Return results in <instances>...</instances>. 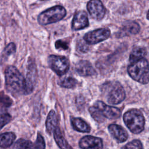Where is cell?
Masks as SVG:
<instances>
[{
    "label": "cell",
    "mask_w": 149,
    "mask_h": 149,
    "mask_svg": "<svg viewBox=\"0 0 149 149\" xmlns=\"http://www.w3.org/2000/svg\"><path fill=\"white\" fill-rule=\"evenodd\" d=\"M81 148H102L103 143L101 139L92 136H86L82 137L79 143Z\"/></svg>",
    "instance_id": "7c38bea8"
},
{
    "label": "cell",
    "mask_w": 149,
    "mask_h": 149,
    "mask_svg": "<svg viewBox=\"0 0 149 149\" xmlns=\"http://www.w3.org/2000/svg\"><path fill=\"white\" fill-rule=\"evenodd\" d=\"M48 63L49 68L59 76L65 74L70 66L69 61L63 56L51 55L48 57Z\"/></svg>",
    "instance_id": "5b68a950"
},
{
    "label": "cell",
    "mask_w": 149,
    "mask_h": 149,
    "mask_svg": "<svg viewBox=\"0 0 149 149\" xmlns=\"http://www.w3.org/2000/svg\"><path fill=\"white\" fill-rule=\"evenodd\" d=\"M140 29L139 24L136 22H129L123 25L122 30L129 34H137Z\"/></svg>",
    "instance_id": "ffe728a7"
},
{
    "label": "cell",
    "mask_w": 149,
    "mask_h": 149,
    "mask_svg": "<svg viewBox=\"0 0 149 149\" xmlns=\"http://www.w3.org/2000/svg\"><path fill=\"white\" fill-rule=\"evenodd\" d=\"M89 22L87 13L84 10L77 12L74 16L72 22V29L76 31L88 26Z\"/></svg>",
    "instance_id": "8fae6325"
},
{
    "label": "cell",
    "mask_w": 149,
    "mask_h": 149,
    "mask_svg": "<svg viewBox=\"0 0 149 149\" xmlns=\"http://www.w3.org/2000/svg\"><path fill=\"white\" fill-rule=\"evenodd\" d=\"M16 51V45L13 42H10L6 47L4 50V52L6 55L9 56L14 54Z\"/></svg>",
    "instance_id": "f1b7e54d"
},
{
    "label": "cell",
    "mask_w": 149,
    "mask_h": 149,
    "mask_svg": "<svg viewBox=\"0 0 149 149\" xmlns=\"http://www.w3.org/2000/svg\"><path fill=\"white\" fill-rule=\"evenodd\" d=\"M147 54V49L143 47H136L132 51L129 60L130 62L136 61L141 58H144Z\"/></svg>",
    "instance_id": "d6986e66"
},
{
    "label": "cell",
    "mask_w": 149,
    "mask_h": 149,
    "mask_svg": "<svg viewBox=\"0 0 149 149\" xmlns=\"http://www.w3.org/2000/svg\"><path fill=\"white\" fill-rule=\"evenodd\" d=\"M34 148H45V143L44 139L42 135L40 133H38L36 141L34 144Z\"/></svg>",
    "instance_id": "484cf974"
},
{
    "label": "cell",
    "mask_w": 149,
    "mask_h": 149,
    "mask_svg": "<svg viewBox=\"0 0 149 149\" xmlns=\"http://www.w3.org/2000/svg\"><path fill=\"white\" fill-rule=\"evenodd\" d=\"M55 48L59 50H67L69 48V44L67 42L61 40L56 41L55 43Z\"/></svg>",
    "instance_id": "83f0119b"
},
{
    "label": "cell",
    "mask_w": 149,
    "mask_h": 149,
    "mask_svg": "<svg viewBox=\"0 0 149 149\" xmlns=\"http://www.w3.org/2000/svg\"><path fill=\"white\" fill-rule=\"evenodd\" d=\"M12 117L9 113H3L0 116V130L8 123L10 121Z\"/></svg>",
    "instance_id": "4316f807"
},
{
    "label": "cell",
    "mask_w": 149,
    "mask_h": 149,
    "mask_svg": "<svg viewBox=\"0 0 149 149\" xmlns=\"http://www.w3.org/2000/svg\"><path fill=\"white\" fill-rule=\"evenodd\" d=\"M37 70L34 62L33 61H29L27 74L25 78L24 94H29L34 90L37 80Z\"/></svg>",
    "instance_id": "8992f818"
},
{
    "label": "cell",
    "mask_w": 149,
    "mask_h": 149,
    "mask_svg": "<svg viewBox=\"0 0 149 149\" xmlns=\"http://www.w3.org/2000/svg\"><path fill=\"white\" fill-rule=\"evenodd\" d=\"M5 86L8 92L14 96L24 94L25 79L13 66H8L5 70Z\"/></svg>",
    "instance_id": "6da1fadb"
},
{
    "label": "cell",
    "mask_w": 149,
    "mask_h": 149,
    "mask_svg": "<svg viewBox=\"0 0 149 149\" xmlns=\"http://www.w3.org/2000/svg\"><path fill=\"white\" fill-rule=\"evenodd\" d=\"M123 148H129V149H135V148H143V146L141 142L139 140H134L129 143H128L126 146H123Z\"/></svg>",
    "instance_id": "d4e9b609"
},
{
    "label": "cell",
    "mask_w": 149,
    "mask_h": 149,
    "mask_svg": "<svg viewBox=\"0 0 149 149\" xmlns=\"http://www.w3.org/2000/svg\"><path fill=\"white\" fill-rule=\"evenodd\" d=\"M41 1H44V0H41Z\"/></svg>",
    "instance_id": "4dcf8cb0"
},
{
    "label": "cell",
    "mask_w": 149,
    "mask_h": 149,
    "mask_svg": "<svg viewBox=\"0 0 149 149\" xmlns=\"http://www.w3.org/2000/svg\"><path fill=\"white\" fill-rule=\"evenodd\" d=\"M127 70L134 80L143 84L149 82V64L144 58L131 62Z\"/></svg>",
    "instance_id": "7a4b0ae2"
},
{
    "label": "cell",
    "mask_w": 149,
    "mask_h": 149,
    "mask_svg": "<svg viewBox=\"0 0 149 149\" xmlns=\"http://www.w3.org/2000/svg\"><path fill=\"white\" fill-rule=\"evenodd\" d=\"M12 104V100L3 91L0 92V106L9 107Z\"/></svg>",
    "instance_id": "cb8c5ba5"
},
{
    "label": "cell",
    "mask_w": 149,
    "mask_h": 149,
    "mask_svg": "<svg viewBox=\"0 0 149 149\" xmlns=\"http://www.w3.org/2000/svg\"><path fill=\"white\" fill-rule=\"evenodd\" d=\"M108 130L112 136L118 143H123L128 138L127 131L119 125L111 124L109 125Z\"/></svg>",
    "instance_id": "4fadbf2b"
},
{
    "label": "cell",
    "mask_w": 149,
    "mask_h": 149,
    "mask_svg": "<svg viewBox=\"0 0 149 149\" xmlns=\"http://www.w3.org/2000/svg\"><path fill=\"white\" fill-rule=\"evenodd\" d=\"M88 111L93 118L97 122L101 123L105 120V118L102 115L100 111L94 105L90 107L88 109Z\"/></svg>",
    "instance_id": "7402d4cb"
},
{
    "label": "cell",
    "mask_w": 149,
    "mask_h": 149,
    "mask_svg": "<svg viewBox=\"0 0 149 149\" xmlns=\"http://www.w3.org/2000/svg\"><path fill=\"white\" fill-rule=\"evenodd\" d=\"M123 121L127 128L134 134L141 133L144 128L145 120L142 112L137 109H131L123 115Z\"/></svg>",
    "instance_id": "3957f363"
},
{
    "label": "cell",
    "mask_w": 149,
    "mask_h": 149,
    "mask_svg": "<svg viewBox=\"0 0 149 149\" xmlns=\"http://www.w3.org/2000/svg\"><path fill=\"white\" fill-rule=\"evenodd\" d=\"M58 83L62 87L72 88L76 87L77 83V81L75 78L73 77L67 76L61 78L58 81Z\"/></svg>",
    "instance_id": "44dd1931"
},
{
    "label": "cell",
    "mask_w": 149,
    "mask_h": 149,
    "mask_svg": "<svg viewBox=\"0 0 149 149\" xmlns=\"http://www.w3.org/2000/svg\"><path fill=\"white\" fill-rule=\"evenodd\" d=\"M71 123L73 129L76 131L83 133H88L90 132L91 128L90 126L80 118H73L71 119Z\"/></svg>",
    "instance_id": "2e32d148"
},
{
    "label": "cell",
    "mask_w": 149,
    "mask_h": 149,
    "mask_svg": "<svg viewBox=\"0 0 149 149\" xmlns=\"http://www.w3.org/2000/svg\"><path fill=\"white\" fill-rule=\"evenodd\" d=\"M87 8L91 17L96 20H101L105 15V8L100 0H90Z\"/></svg>",
    "instance_id": "30bf717a"
},
{
    "label": "cell",
    "mask_w": 149,
    "mask_h": 149,
    "mask_svg": "<svg viewBox=\"0 0 149 149\" xmlns=\"http://www.w3.org/2000/svg\"><path fill=\"white\" fill-rule=\"evenodd\" d=\"M75 70L81 76H90L96 74V71L91 63L86 60L79 61L75 66Z\"/></svg>",
    "instance_id": "5bb4252c"
},
{
    "label": "cell",
    "mask_w": 149,
    "mask_h": 149,
    "mask_svg": "<svg viewBox=\"0 0 149 149\" xmlns=\"http://www.w3.org/2000/svg\"><path fill=\"white\" fill-rule=\"evenodd\" d=\"M16 136L13 132H6L0 134V147L7 148L14 142Z\"/></svg>",
    "instance_id": "ac0fdd59"
},
{
    "label": "cell",
    "mask_w": 149,
    "mask_h": 149,
    "mask_svg": "<svg viewBox=\"0 0 149 149\" xmlns=\"http://www.w3.org/2000/svg\"><path fill=\"white\" fill-rule=\"evenodd\" d=\"M66 15V11L65 8L61 5H56L40 13L37 20L40 24L45 26L60 21Z\"/></svg>",
    "instance_id": "277c9868"
},
{
    "label": "cell",
    "mask_w": 149,
    "mask_h": 149,
    "mask_svg": "<svg viewBox=\"0 0 149 149\" xmlns=\"http://www.w3.org/2000/svg\"><path fill=\"white\" fill-rule=\"evenodd\" d=\"M147 19L148 20H149V10H148V11L147 12Z\"/></svg>",
    "instance_id": "f546056e"
},
{
    "label": "cell",
    "mask_w": 149,
    "mask_h": 149,
    "mask_svg": "<svg viewBox=\"0 0 149 149\" xmlns=\"http://www.w3.org/2000/svg\"><path fill=\"white\" fill-rule=\"evenodd\" d=\"M13 148H34V144L27 140L20 139L15 143Z\"/></svg>",
    "instance_id": "603a6c76"
},
{
    "label": "cell",
    "mask_w": 149,
    "mask_h": 149,
    "mask_svg": "<svg viewBox=\"0 0 149 149\" xmlns=\"http://www.w3.org/2000/svg\"><path fill=\"white\" fill-rule=\"evenodd\" d=\"M126 97L123 87L119 82L112 84L107 94V101L111 104H118L122 102Z\"/></svg>",
    "instance_id": "ba28073f"
},
{
    "label": "cell",
    "mask_w": 149,
    "mask_h": 149,
    "mask_svg": "<svg viewBox=\"0 0 149 149\" xmlns=\"http://www.w3.org/2000/svg\"><path fill=\"white\" fill-rule=\"evenodd\" d=\"M46 130L48 133L52 134L58 126V118L54 110H51L47 118L46 122Z\"/></svg>",
    "instance_id": "9a60e30c"
},
{
    "label": "cell",
    "mask_w": 149,
    "mask_h": 149,
    "mask_svg": "<svg viewBox=\"0 0 149 149\" xmlns=\"http://www.w3.org/2000/svg\"><path fill=\"white\" fill-rule=\"evenodd\" d=\"M54 137L57 145L61 148H72V147L69 146L58 126L56 127L53 132Z\"/></svg>",
    "instance_id": "e0dca14e"
},
{
    "label": "cell",
    "mask_w": 149,
    "mask_h": 149,
    "mask_svg": "<svg viewBox=\"0 0 149 149\" xmlns=\"http://www.w3.org/2000/svg\"><path fill=\"white\" fill-rule=\"evenodd\" d=\"M93 105L100 111L105 118L116 119L121 115V111L119 108L108 105L101 101H97Z\"/></svg>",
    "instance_id": "9c48e42d"
},
{
    "label": "cell",
    "mask_w": 149,
    "mask_h": 149,
    "mask_svg": "<svg viewBox=\"0 0 149 149\" xmlns=\"http://www.w3.org/2000/svg\"><path fill=\"white\" fill-rule=\"evenodd\" d=\"M111 35V31L108 28H101L86 33L84 40L88 44L93 45L108 39Z\"/></svg>",
    "instance_id": "52a82bcc"
}]
</instances>
